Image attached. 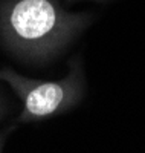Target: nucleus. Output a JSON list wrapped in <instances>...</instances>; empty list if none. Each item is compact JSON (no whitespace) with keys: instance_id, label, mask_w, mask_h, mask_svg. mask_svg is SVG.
Listing matches in <instances>:
<instances>
[{"instance_id":"f257e3e1","label":"nucleus","mask_w":145,"mask_h":153,"mask_svg":"<svg viewBox=\"0 0 145 153\" xmlns=\"http://www.w3.org/2000/svg\"><path fill=\"white\" fill-rule=\"evenodd\" d=\"M92 23L60 0H0V46L26 63L44 65L67 51Z\"/></svg>"},{"instance_id":"f03ea898","label":"nucleus","mask_w":145,"mask_h":153,"mask_svg":"<svg viewBox=\"0 0 145 153\" xmlns=\"http://www.w3.org/2000/svg\"><path fill=\"white\" fill-rule=\"evenodd\" d=\"M0 81H5L21 101V112L16 126L43 121L73 109L86 95V76L80 57H72L69 72L60 80H35L16 72L12 68H0Z\"/></svg>"},{"instance_id":"7ed1b4c3","label":"nucleus","mask_w":145,"mask_h":153,"mask_svg":"<svg viewBox=\"0 0 145 153\" xmlns=\"http://www.w3.org/2000/svg\"><path fill=\"white\" fill-rule=\"evenodd\" d=\"M16 127H17V126H16L14 123H11V124H9V126L6 127L5 130H2V132H0V152L3 150V147H5V143H6V139H8V136L11 135V132L14 130Z\"/></svg>"},{"instance_id":"20e7f679","label":"nucleus","mask_w":145,"mask_h":153,"mask_svg":"<svg viewBox=\"0 0 145 153\" xmlns=\"http://www.w3.org/2000/svg\"><path fill=\"white\" fill-rule=\"evenodd\" d=\"M6 112H8V104H6V101H5V97L2 95V92H0V121L5 118Z\"/></svg>"},{"instance_id":"39448f33","label":"nucleus","mask_w":145,"mask_h":153,"mask_svg":"<svg viewBox=\"0 0 145 153\" xmlns=\"http://www.w3.org/2000/svg\"><path fill=\"white\" fill-rule=\"evenodd\" d=\"M64 2L70 5V3H76V2H80V0H64ZM96 2H104V0H96Z\"/></svg>"}]
</instances>
